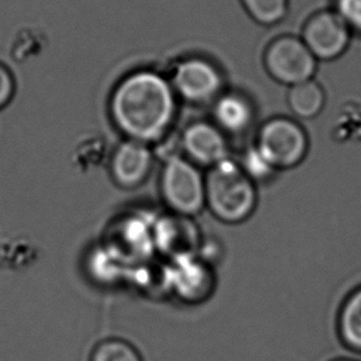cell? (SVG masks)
Masks as SVG:
<instances>
[{"label": "cell", "mask_w": 361, "mask_h": 361, "mask_svg": "<svg viewBox=\"0 0 361 361\" xmlns=\"http://www.w3.org/2000/svg\"><path fill=\"white\" fill-rule=\"evenodd\" d=\"M170 83L176 96L193 106H212L226 90V77L221 67L202 56L178 62Z\"/></svg>", "instance_id": "obj_6"}, {"label": "cell", "mask_w": 361, "mask_h": 361, "mask_svg": "<svg viewBox=\"0 0 361 361\" xmlns=\"http://www.w3.org/2000/svg\"><path fill=\"white\" fill-rule=\"evenodd\" d=\"M212 121L226 136L243 135L255 121V108L244 93L226 90L212 104Z\"/></svg>", "instance_id": "obj_11"}, {"label": "cell", "mask_w": 361, "mask_h": 361, "mask_svg": "<svg viewBox=\"0 0 361 361\" xmlns=\"http://www.w3.org/2000/svg\"><path fill=\"white\" fill-rule=\"evenodd\" d=\"M331 9L338 13L353 34L361 35V0H334Z\"/></svg>", "instance_id": "obj_18"}, {"label": "cell", "mask_w": 361, "mask_h": 361, "mask_svg": "<svg viewBox=\"0 0 361 361\" xmlns=\"http://www.w3.org/2000/svg\"><path fill=\"white\" fill-rule=\"evenodd\" d=\"M152 154L146 144L128 140L116 147L111 160V175L116 185L134 188L145 182L152 167Z\"/></svg>", "instance_id": "obj_10"}, {"label": "cell", "mask_w": 361, "mask_h": 361, "mask_svg": "<svg viewBox=\"0 0 361 361\" xmlns=\"http://www.w3.org/2000/svg\"><path fill=\"white\" fill-rule=\"evenodd\" d=\"M160 193L171 213L193 218L206 207V175L185 156H170L161 171Z\"/></svg>", "instance_id": "obj_3"}, {"label": "cell", "mask_w": 361, "mask_h": 361, "mask_svg": "<svg viewBox=\"0 0 361 361\" xmlns=\"http://www.w3.org/2000/svg\"><path fill=\"white\" fill-rule=\"evenodd\" d=\"M291 0H240L246 14L256 24L275 26L285 20L290 11Z\"/></svg>", "instance_id": "obj_15"}, {"label": "cell", "mask_w": 361, "mask_h": 361, "mask_svg": "<svg viewBox=\"0 0 361 361\" xmlns=\"http://www.w3.org/2000/svg\"><path fill=\"white\" fill-rule=\"evenodd\" d=\"M302 41L318 62L334 61L350 46L353 31L333 9L316 11L303 24Z\"/></svg>", "instance_id": "obj_7"}, {"label": "cell", "mask_w": 361, "mask_h": 361, "mask_svg": "<svg viewBox=\"0 0 361 361\" xmlns=\"http://www.w3.org/2000/svg\"><path fill=\"white\" fill-rule=\"evenodd\" d=\"M161 223V245L175 261L198 256L203 239L200 228L192 218L172 213V216Z\"/></svg>", "instance_id": "obj_12"}, {"label": "cell", "mask_w": 361, "mask_h": 361, "mask_svg": "<svg viewBox=\"0 0 361 361\" xmlns=\"http://www.w3.org/2000/svg\"><path fill=\"white\" fill-rule=\"evenodd\" d=\"M173 286L176 293L187 303H202L214 293L216 272L213 266L200 256L176 260Z\"/></svg>", "instance_id": "obj_9"}, {"label": "cell", "mask_w": 361, "mask_h": 361, "mask_svg": "<svg viewBox=\"0 0 361 361\" xmlns=\"http://www.w3.org/2000/svg\"><path fill=\"white\" fill-rule=\"evenodd\" d=\"M326 103V90L314 78L288 88L287 106L292 114L302 121L317 118L324 111Z\"/></svg>", "instance_id": "obj_13"}, {"label": "cell", "mask_w": 361, "mask_h": 361, "mask_svg": "<svg viewBox=\"0 0 361 361\" xmlns=\"http://www.w3.org/2000/svg\"><path fill=\"white\" fill-rule=\"evenodd\" d=\"M318 63L300 36H279L271 41L264 52L266 73L288 88L313 80Z\"/></svg>", "instance_id": "obj_5"}, {"label": "cell", "mask_w": 361, "mask_h": 361, "mask_svg": "<svg viewBox=\"0 0 361 361\" xmlns=\"http://www.w3.org/2000/svg\"><path fill=\"white\" fill-rule=\"evenodd\" d=\"M239 164L241 169L245 171L246 175L255 183L270 180L279 172L266 161L265 157L261 155L260 151L257 150L254 144L246 149Z\"/></svg>", "instance_id": "obj_17"}, {"label": "cell", "mask_w": 361, "mask_h": 361, "mask_svg": "<svg viewBox=\"0 0 361 361\" xmlns=\"http://www.w3.org/2000/svg\"><path fill=\"white\" fill-rule=\"evenodd\" d=\"M254 145L275 170H291L306 159L310 137L296 119L274 116L261 124Z\"/></svg>", "instance_id": "obj_4"}, {"label": "cell", "mask_w": 361, "mask_h": 361, "mask_svg": "<svg viewBox=\"0 0 361 361\" xmlns=\"http://www.w3.org/2000/svg\"><path fill=\"white\" fill-rule=\"evenodd\" d=\"M177 96L165 77L140 71L128 75L111 97V111L116 126L130 140L144 144L160 140L175 121Z\"/></svg>", "instance_id": "obj_1"}, {"label": "cell", "mask_w": 361, "mask_h": 361, "mask_svg": "<svg viewBox=\"0 0 361 361\" xmlns=\"http://www.w3.org/2000/svg\"><path fill=\"white\" fill-rule=\"evenodd\" d=\"M334 361H353V360H349V359H338V360H334Z\"/></svg>", "instance_id": "obj_20"}, {"label": "cell", "mask_w": 361, "mask_h": 361, "mask_svg": "<svg viewBox=\"0 0 361 361\" xmlns=\"http://www.w3.org/2000/svg\"><path fill=\"white\" fill-rule=\"evenodd\" d=\"M338 331L349 349L361 353V287L343 303L338 316Z\"/></svg>", "instance_id": "obj_14"}, {"label": "cell", "mask_w": 361, "mask_h": 361, "mask_svg": "<svg viewBox=\"0 0 361 361\" xmlns=\"http://www.w3.org/2000/svg\"><path fill=\"white\" fill-rule=\"evenodd\" d=\"M180 147L187 160L208 170L231 159L228 136L208 121H193L180 135Z\"/></svg>", "instance_id": "obj_8"}, {"label": "cell", "mask_w": 361, "mask_h": 361, "mask_svg": "<svg viewBox=\"0 0 361 361\" xmlns=\"http://www.w3.org/2000/svg\"><path fill=\"white\" fill-rule=\"evenodd\" d=\"M256 206V183L239 162L228 159L208 170L206 207L218 221L239 224L252 216Z\"/></svg>", "instance_id": "obj_2"}, {"label": "cell", "mask_w": 361, "mask_h": 361, "mask_svg": "<svg viewBox=\"0 0 361 361\" xmlns=\"http://www.w3.org/2000/svg\"><path fill=\"white\" fill-rule=\"evenodd\" d=\"M13 90H14V83H13L11 73L8 72L6 67L0 65V106L6 104V102L11 99Z\"/></svg>", "instance_id": "obj_19"}, {"label": "cell", "mask_w": 361, "mask_h": 361, "mask_svg": "<svg viewBox=\"0 0 361 361\" xmlns=\"http://www.w3.org/2000/svg\"><path fill=\"white\" fill-rule=\"evenodd\" d=\"M90 361H142L130 343L121 339H106L94 348Z\"/></svg>", "instance_id": "obj_16"}]
</instances>
